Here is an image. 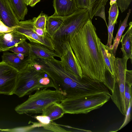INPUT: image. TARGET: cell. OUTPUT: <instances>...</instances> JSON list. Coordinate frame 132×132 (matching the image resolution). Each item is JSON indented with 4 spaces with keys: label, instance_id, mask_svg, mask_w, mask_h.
Listing matches in <instances>:
<instances>
[{
    "label": "cell",
    "instance_id": "obj_10",
    "mask_svg": "<svg viewBox=\"0 0 132 132\" xmlns=\"http://www.w3.org/2000/svg\"><path fill=\"white\" fill-rule=\"evenodd\" d=\"M63 67L78 77L83 76L79 63L71 49L69 42H67L62 46V53L60 58Z\"/></svg>",
    "mask_w": 132,
    "mask_h": 132
},
{
    "label": "cell",
    "instance_id": "obj_22",
    "mask_svg": "<svg viewBox=\"0 0 132 132\" xmlns=\"http://www.w3.org/2000/svg\"><path fill=\"white\" fill-rule=\"evenodd\" d=\"M8 50L14 53L22 54L26 57H27L29 52V43L26 41H22L17 44L14 46L10 48Z\"/></svg>",
    "mask_w": 132,
    "mask_h": 132
},
{
    "label": "cell",
    "instance_id": "obj_27",
    "mask_svg": "<svg viewBox=\"0 0 132 132\" xmlns=\"http://www.w3.org/2000/svg\"><path fill=\"white\" fill-rule=\"evenodd\" d=\"M117 21H115L112 25H108L107 28L108 31V38L107 43L106 45L109 47H110L112 45L114 25L115 24H117Z\"/></svg>",
    "mask_w": 132,
    "mask_h": 132
},
{
    "label": "cell",
    "instance_id": "obj_20",
    "mask_svg": "<svg viewBox=\"0 0 132 132\" xmlns=\"http://www.w3.org/2000/svg\"><path fill=\"white\" fill-rule=\"evenodd\" d=\"M131 12V9H129L127 15L124 20L122 22L121 20L120 21L119 29L114 39L113 44L111 45L109 47L112 49V53L115 56H116L117 48L122 34L126 28L128 26L127 22Z\"/></svg>",
    "mask_w": 132,
    "mask_h": 132
},
{
    "label": "cell",
    "instance_id": "obj_35",
    "mask_svg": "<svg viewBox=\"0 0 132 132\" xmlns=\"http://www.w3.org/2000/svg\"></svg>",
    "mask_w": 132,
    "mask_h": 132
},
{
    "label": "cell",
    "instance_id": "obj_34",
    "mask_svg": "<svg viewBox=\"0 0 132 132\" xmlns=\"http://www.w3.org/2000/svg\"><path fill=\"white\" fill-rule=\"evenodd\" d=\"M117 1V0H110V5L111 6L116 3Z\"/></svg>",
    "mask_w": 132,
    "mask_h": 132
},
{
    "label": "cell",
    "instance_id": "obj_31",
    "mask_svg": "<svg viewBox=\"0 0 132 132\" xmlns=\"http://www.w3.org/2000/svg\"><path fill=\"white\" fill-rule=\"evenodd\" d=\"M17 26L12 27H9L6 25L0 20V32H5L12 31Z\"/></svg>",
    "mask_w": 132,
    "mask_h": 132
},
{
    "label": "cell",
    "instance_id": "obj_28",
    "mask_svg": "<svg viewBox=\"0 0 132 132\" xmlns=\"http://www.w3.org/2000/svg\"><path fill=\"white\" fill-rule=\"evenodd\" d=\"M78 8L90 9L89 0H75Z\"/></svg>",
    "mask_w": 132,
    "mask_h": 132
},
{
    "label": "cell",
    "instance_id": "obj_14",
    "mask_svg": "<svg viewBox=\"0 0 132 132\" xmlns=\"http://www.w3.org/2000/svg\"><path fill=\"white\" fill-rule=\"evenodd\" d=\"M100 47L107 70L115 81H118L116 58L113 54L112 50L108 46L99 42Z\"/></svg>",
    "mask_w": 132,
    "mask_h": 132
},
{
    "label": "cell",
    "instance_id": "obj_32",
    "mask_svg": "<svg viewBox=\"0 0 132 132\" xmlns=\"http://www.w3.org/2000/svg\"><path fill=\"white\" fill-rule=\"evenodd\" d=\"M34 30L38 35L40 36L43 37H45L48 36L47 35V33L45 32L44 30L42 29L35 27L34 26Z\"/></svg>",
    "mask_w": 132,
    "mask_h": 132
},
{
    "label": "cell",
    "instance_id": "obj_15",
    "mask_svg": "<svg viewBox=\"0 0 132 132\" xmlns=\"http://www.w3.org/2000/svg\"><path fill=\"white\" fill-rule=\"evenodd\" d=\"M29 52L28 57H37L43 59H50L60 56L55 52L43 45L35 43H29Z\"/></svg>",
    "mask_w": 132,
    "mask_h": 132
},
{
    "label": "cell",
    "instance_id": "obj_9",
    "mask_svg": "<svg viewBox=\"0 0 132 132\" xmlns=\"http://www.w3.org/2000/svg\"><path fill=\"white\" fill-rule=\"evenodd\" d=\"M18 71L5 62H0V94L13 95Z\"/></svg>",
    "mask_w": 132,
    "mask_h": 132
},
{
    "label": "cell",
    "instance_id": "obj_18",
    "mask_svg": "<svg viewBox=\"0 0 132 132\" xmlns=\"http://www.w3.org/2000/svg\"><path fill=\"white\" fill-rule=\"evenodd\" d=\"M42 115L48 117L52 121L62 117L65 112L60 103L54 102L50 104L44 109Z\"/></svg>",
    "mask_w": 132,
    "mask_h": 132
},
{
    "label": "cell",
    "instance_id": "obj_1",
    "mask_svg": "<svg viewBox=\"0 0 132 132\" xmlns=\"http://www.w3.org/2000/svg\"><path fill=\"white\" fill-rule=\"evenodd\" d=\"M96 29L90 18L82 28L70 36L69 42L83 75L104 84L107 70Z\"/></svg>",
    "mask_w": 132,
    "mask_h": 132
},
{
    "label": "cell",
    "instance_id": "obj_7",
    "mask_svg": "<svg viewBox=\"0 0 132 132\" xmlns=\"http://www.w3.org/2000/svg\"><path fill=\"white\" fill-rule=\"evenodd\" d=\"M128 59L116 58L117 68L118 82L113 81L110 90L111 94L110 98L120 111L123 115L126 113L124 100L126 74L127 69V62Z\"/></svg>",
    "mask_w": 132,
    "mask_h": 132
},
{
    "label": "cell",
    "instance_id": "obj_25",
    "mask_svg": "<svg viewBox=\"0 0 132 132\" xmlns=\"http://www.w3.org/2000/svg\"><path fill=\"white\" fill-rule=\"evenodd\" d=\"M109 13L108 25H111L114 21H117L119 15L118 6L116 2L111 6Z\"/></svg>",
    "mask_w": 132,
    "mask_h": 132
},
{
    "label": "cell",
    "instance_id": "obj_8",
    "mask_svg": "<svg viewBox=\"0 0 132 132\" xmlns=\"http://www.w3.org/2000/svg\"><path fill=\"white\" fill-rule=\"evenodd\" d=\"M32 20L19 21L14 30L24 35L31 43L42 44L54 51V48L51 38L47 36L43 37L38 35L34 30Z\"/></svg>",
    "mask_w": 132,
    "mask_h": 132
},
{
    "label": "cell",
    "instance_id": "obj_6",
    "mask_svg": "<svg viewBox=\"0 0 132 132\" xmlns=\"http://www.w3.org/2000/svg\"><path fill=\"white\" fill-rule=\"evenodd\" d=\"M110 95L109 93L85 98H65L63 99L60 104L65 113L86 114L103 105L110 100Z\"/></svg>",
    "mask_w": 132,
    "mask_h": 132
},
{
    "label": "cell",
    "instance_id": "obj_3",
    "mask_svg": "<svg viewBox=\"0 0 132 132\" xmlns=\"http://www.w3.org/2000/svg\"><path fill=\"white\" fill-rule=\"evenodd\" d=\"M42 70H37L30 63L18 71L15 86L12 92L19 97L30 94L44 88H55L52 80Z\"/></svg>",
    "mask_w": 132,
    "mask_h": 132
},
{
    "label": "cell",
    "instance_id": "obj_16",
    "mask_svg": "<svg viewBox=\"0 0 132 132\" xmlns=\"http://www.w3.org/2000/svg\"><path fill=\"white\" fill-rule=\"evenodd\" d=\"M2 61L17 69L18 71L24 69L30 63L28 56L22 60L18 56L17 54L4 52L2 56Z\"/></svg>",
    "mask_w": 132,
    "mask_h": 132
},
{
    "label": "cell",
    "instance_id": "obj_23",
    "mask_svg": "<svg viewBox=\"0 0 132 132\" xmlns=\"http://www.w3.org/2000/svg\"><path fill=\"white\" fill-rule=\"evenodd\" d=\"M108 0H89V18L92 20L97 11L102 6H105Z\"/></svg>",
    "mask_w": 132,
    "mask_h": 132
},
{
    "label": "cell",
    "instance_id": "obj_13",
    "mask_svg": "<svg viewBox=\"0 0 132 132\" xmlns=\"http://www.w3.org/2000/svg\"><path fill=\"white\" fill-rule=\"evenodd\" d=\"M53 3L55 11L53 16L65 18L78 9L75 0H53Z\"/></svg>",
    "mask_w": 132,
    "mask_h": 132
},
{
    "label": "cell",
    "instance_id": "obj_11",
    "mask_svg": "<svg viewBox=\"0 0 132 132\" xmlns=\"http://www.w3.org/2000/svg\"><path fill=\"white\" fill-rule=\"evenodd\" d=\"M0 20L10 27L15 26L19 24V20L9 0H0Z\"/></svg>",
    "mask_w": 132,
    "mask_h": 132
},
{
    "label": "cell",
    "instance_id": "obj_17",
    "mask_svg": "<svg viewBox=\"0 0 132 132\" xmlns=\"http://www.w3.org/2000/svg\"><path fill=\"white\" fill-rule=\"evenodd\" d=\"M129 27L125 33L122 36L120 42L121 49L123 57L130 59L132 63V22L129 23Z\"/></svg>",
    "mask_w": 132,
    "mask_h": 132
},
{
    "label": "cell",
    "instance_id": "obj_4",
    "mask_svg": "<svg viewBox=\"0 0 132 132\" xmlns=\"http://www.w3.org/2000/svg\"><path fill=\"white\" fill-rule=\"evenodd\" d=\"M89 18V9L81 8H78L65 18L51 38L54 51L60 57L62 54L63 43L69 42L70 36L81 29Z\"/></svg>",
    "mask_w": 132,
    "mask_h": 132
},
{
    "label": "cell",
    "instance_id": "obj_21",
    "mask_svg": "<svg viewBox=\"0 0 132 132\" xmlns=\"http://www.w3.org/2000/svg\"><path fill=\"white\" fill-rule=\"evenodd\" d=\"M14 13L19 20H24L28 10L24 0H9Z\"/></svg>",
    "mask_w": 132,
    "mask_h": 132
},
{
    "label": "cell",
    "instance_id": "obj_33",
    "mask_svg": "<svg viewBox=\"0 0 132 132\" xmlns=\"http://www.w3.org/2000/svg\"><path fill=\"white\" fill-rule=\"evenodd\" d=\"M40 0H24V2L27 5H29L31 7H34Z\"/></svg>",
    "mask_w": 132,
    "mask_h": 132
},
{
    "label": "cell",
    "instance_id": "obj_24",
    "mask_svg": "<svg viewBox=\"0 0 132 132\" xmlns=\"http://www.w3.org/2000/svg\"><path fill=\"white\" fill-rule=\"evenodd\" d=\"M47 17V15L42 12L38 17L33 18L32 20L35 27L43 30L47 33L46 25Z\"/></svg>",
    "mask_w": 132,
    "mask_h": 132
},
{
    "label": "cell",
    "instance_id": "obj_30",
    "mask_svg": "<svg viewBox=\"0 0 132 132\" xmlns=\"http://www.w3.org/2000/svg\"><path fill=\"white\" fill-rule=\"evenodd\" d=\"M105 6H102L97 11L95 14L94 16H99L102 18L105 21L107 27H108L105 18Z\"/></svg>",
    "mask_w": 132,
    "mask_h": 132
},
{
    "label": "cell",
    "instance_id": "obj_26",
    "mask_svg": "<svg viewBox=\"0 0 132 132\" xmlns=\"http://www.w3.org/2000/svg\"><path fill=\"white\" fill-rule=\"evenodd\" d=\"M40 127H43L45 129L57 132H65L69 131L66 130L61 127L58 125L54 122L53 121L51 120L48 123L42 125Z\"/></svg>",
    "mask_w": 132,
    "mask_h": 132
},
{
    "label": "cell",
    "instance_id": "obj_5",
    "mask_svg": "<svg viewBox=\"0 0 132 132\" xmlns=\"http://www.w3.org/2000/svg\"><path fill=\"white\" fill-rule=\"evenodd\" d=\"M47 88L36 90L34 94L30 95L26 101L17 105L15 111L19 114L42 113L44 109L52 103H60L63 99L61 93Z\"/></svg>",
    "mask_w": 132,
    "mask_h": 132
},
{
    "label": "cell",
    "instance_id": "obj_2",
    "mask_svg": "<svg viewBox=\"0 0 132 132\" xmlns=\"http://www.w3.org/2000/svg\"><path fill=\"white\" fill-rule=\"evenodd\" d=\"M31 62L40 65V70L52 80L55 90L61 93L63 99L85 98L94 96L99 92L98 81L84 76L82 78L77 77L65 69L61 61L54 58L33 57Z\"/></svg>",
    "mask_w": 132,
    "mask_h": 132
},
{
    "label": "cell",
    "instance_id": "obj_12",
    "mask_svg": "<svg viewBox=\"0 0 132 132\" xmlns=\"http://www.w3.org/2000/svg\"><path fill=\"white\" fill-rule=\"evenodd\" d=\"M27 39L24 35L14 30L9 32H0V51H8L17 44Z\"/></svg>",
    "mask_w": 132,
    "mask_h": 132
},
{
    "label": "cell",
    "instance_id": "obj_29",
    "mask_svg": "<svg viewBox=\"0 0 132 132\" xmlns=\"http://www.w3.org/2000/svg\"><path fill=\"white\" fill-rule=\"evenodd\" d=\"M132 104V97H131L130 102L127 111L126 116L125 120L122 125L119 128V130L123 128L129 122L130 118V112Z\"/></svg>",
    "mask_w": 132,
    "mask_h": 132
},
{
    "label": "cell",
    "instance_id": "obj_19",
    "mask_svg": "<svg viewBox=\"0 0 132 132\" xmlns=\"http://www.w3.org/2000/svg\"><path fill=\"white\" fill-rule=\"evenodd\" d=\"M65 17L54 16L52 15L48 16L46 19V27L47 35L51 39L61 25Z\"/></svg>",
    "mask_w": 132,
    "mask_h": 132
}]
</instances>
